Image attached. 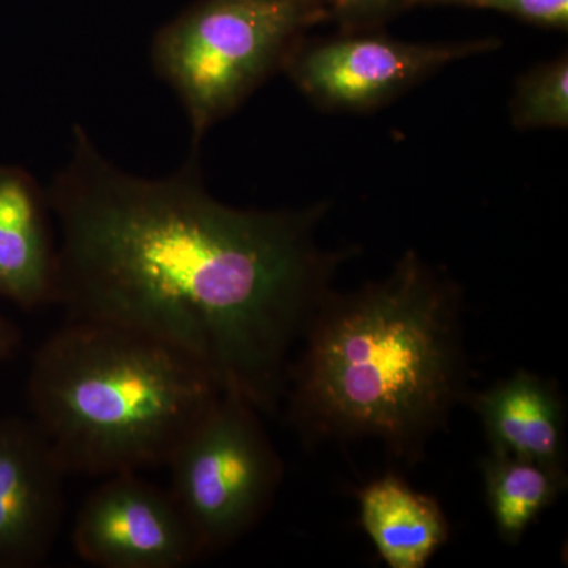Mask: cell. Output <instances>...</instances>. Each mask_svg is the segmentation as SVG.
I'll list each match as a JSON object with an SVG mask.
<instances>
[{
  "instance_id": "obj_1",
  "label": "cell",
  "mask_w": 568,
  "mask_h": 568,
  "mask_svg": "<svg viewBox=\"0 0 568 568\" xmlns=\"http://www.w3.org/2000/svg\"><path fill=\"white\" fill-rule=\"evenodd\" d=\"M47 194L58 224L52 304L67 320L152 336L207 369L222 392L275 409L287 355L343 260L317 245L324 204L220 203L193 160L168 178H140L80 125Z\"/></svg>"
},
{
  "instance_id": "obj_2",
  "label": "cell",
  "mask_w": 568,
  "mask_h": 568,
  "mask_svg": "<svg viewBox=\"0 0 568 568\" xmlns=\"http://www.w3.org/2000/svg\"><path fill=\"white\" fill-rule=\"evenodd\" d=\"M459 310L457 287L410 250L381 282L331 291L287 366L295 428L310 440L377 437L413 457L465 395Z\"/></svg>"
},
{
  "instance_id": "obj_3",
  "label": "cell",
  "mask_w": 568,
  "mask_h": 568,
  "mask_svg": "<svg viewBox=\"0 0 568 568\" xmlns=\"http://www.w3.org/2000/svg\"><path fill=\"white\" fill-rule=\"evenodd\" d=\"M222 388L175 347L121 325L67 320L37 349L33 424L67 474L166 466Z\"/></svg>"
},
{
  "instance_id": "obj_4",
  "label": "cell",
  "mask_w": 568,
  "mask_h": 568,
  "mask_svg": "<svg viewBox=\"0 0 568 568\" xmlns=\"http://www.w3.org/2000/svg\"><path fill=\"white\" fill-rule=\"evenodd\" d=\"M331 10L263 0H203L153 40L156 73L189 114L194 142L233 114L276 69L302 33Z\"/></svg>"
},
{
  "instance_id": "obj_5",
  "label": "cell",
  "mask_w": 568,
  "mask_h": 568,
  "mask_svg": "<svg viewBox=\"0 0 568 568\" xmlns=\"http://www.w3.org/2000/svg\"><path fill=\"white\" fill-rule=\"evenodd\" d=\"M257 413L222 392L168 462L171 496L204 556L245 536L282 480V462Z\"/></svg>"
},
{
  "instance_id": "obj_6",
  "label": "cell",
  "mask_w": 568,
  "mask_h": 568,
  "mask_svg": "<svg viewBox=\"0 0 568 568\" xmlns=\"http://www.w3.org/2000/svg\"><path fill=\"white\" fill-rule=\"evenodd\" d=\"M497 40L422 44L384 36H343L313 43L301 40L282 70L310 102L331 111H369L402 95L448 63L484 54Z\"/></svg>"
},
{
  "instance_id": "obj_7",
  "label": "cell",
  "mask_w": 568,
  "mask_h": 568,
  "mask_svg": "<svg viewBox=\"0 0 568 568\" xmlns=\"http://www.w3.org/2000/svg\"><path fill=\"white\" fill-rule=\"evenodd\" d=\"M73 547L99 568H183L203 558L170 489L138 476H108L84 500L73 526Z\"/></svg>"
},
{
  "instance_id": "obj_8",
  "label": "cell",
  "mask_w": 568,
  "mask_h": 568,
  "mask_svg": "<svg viewBox=\"0 0 568 568\" xmlns=\"http://www.w3.org/2000/svg\"><path fill=\"white\" fill-rule=\"evenodd\" d=\"M69 474L32 418H0V568H31L61 529Z\"/></svg>"
},
{
  "instance_id": "obj_9",
  "label": "cell",
  "mask_w": 568,
  "mask_h": 568,
  "mask_svg": "<svg viewBox=\"0 0 568 568\" xmlns=\"http://www.w3.org/2000/svg\"><path fill=\"white\" fill-rule=\"evenodd\" d=\"M50 219L47 190L22 168L0 164V297L24 310L52 304Z\"/></svg>"
},
{
  "instance_id": "obj_10",
  "label": "cell",
  "mask_w": 568,
  "mask_h": 568,
  "mask_svg": "<svg viewBox=\"0 0 568 568\" xmlns=\"http://www.w3.org/2000/svg\"><path fill=\"white\" fill-rule=\"evenodd\" d=\"M491 452L564 467L566 407L558 387L538 375L517 372L473 396Z\"/></svg>"
},
{
  "instance_id": "obj_11",
  "label": "cell",
  "mask_w": 568,
  "mask_h": 568,
  "mask_svg": "<svg viewBox=\"0 0 568 568\" xmlns=\"http://www.w3.org/2000/svg\"><path fill=\"white\" fill-rule=\"evenodd\" d=\"M361 521L381 558L392 568H424L446 544L448 523L439 504L396 476L358 491Z\"/></svg>"
},
{
  "instance_id": "obj_12",
  "label": "cell",
  "mask_w": 568,
  "mask_h": 568,
  "mask_svg": "<svg viewBox=\"0 0 568 568\" xmlns=\"http://www.w3.org/2000/svg\"><path fill=\"white\" fill-rule=\"evenodd\" d=\"M485 491L497 532L507 544H518L534 519L555 503L567 487L564 467L489 452L481 459Z\"/></svg>"
},
{
  "instance_id": "obj_13",
  "label": "cell",
  "mask_w": 568,
  "mask_h": 568,
  "mask_svg": "<svg viewBox=\"0 0 568 568\" xmlns=\"http://www.w3.org/2000/svg\"><path fill=\"white\" fill-rule=\"evenodd\" d=\"M510 119L518 130H566L568 126V58L534 67L518 78L510 102Z\"/></svg>"
},
{
  "instance_id": "obj_14",
  "label": "cell",
  "mask_w": 568,
  "mask_h": 568,
  "mask_svg": "<svg viewBox=\"0 0 568 568\" xmlns=\"http://www.w3.org/2000/svg\"><path fill=\"white\" fill-rule=\"evenodd\" d=\"M414 3L493 10L541 28L559 31L568 28V0H409V6Z\"/></svg>"
},
{
  "instance_id": "obj_15",
  "label": "cell",
  "mask_w": 568,
  "mask_h": 568,
  "mask_svg": "<svg viewBox=\"0 0 568 568\" xmlns=\"http://www.w3.org/2000/svg\"><path fill=\"white\" fill-rule=\"evenodd\" d=\"M403 6H409V0H331V17L354 29L379 20Z\"/></svg>"
},
{
  "instance_id": "obj_16",
  "label": "cell",
  "mask_w": 568,
  "mask_h": 568,
  "mask_svg": "<svg viewBox=\"0 0 568 568\" xmlns=\"http://www.w3.org/2000/svg\"><path fill=\"white\" fill-rule=\"evenodd\" d=\"M20 342V331L6 316L0 315V365L17 354Z\"/></svg>"
},
{
  "instance_id": "obj_17",
  "label": "cell",
  "mask_w": 568,
  "mask_h": 568,
  "mask_svg": "<svg viewBox=\"0 0 568 568\" xmlns=\"http://www.w3.org/2000/svg\"><path fill=\"white\" fill-rule=\"evenodd\" d=\"M263 2L301 3V6L325 7L331 10V0H263Z\"/></svg>"
}]
</instances>
